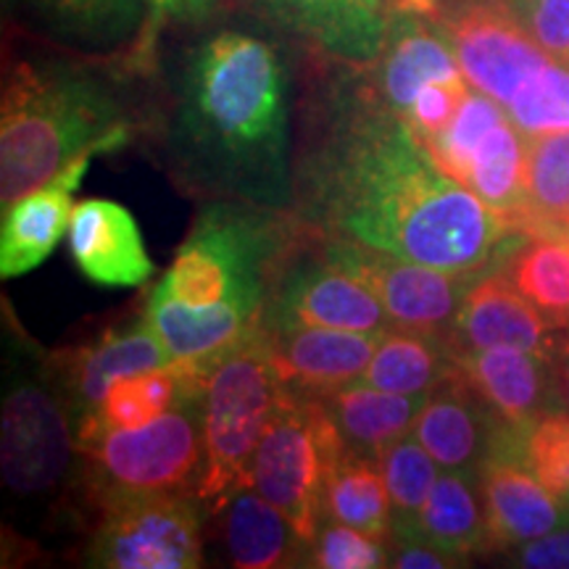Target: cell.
I'll return each mask as SVG.
<instances>
[{"label":"cell","instance_id":"29","mask_svg":"<svg viewBox=\"0 0 569 569\" xmlns=\"http://www.w3.org/2000/svg\"><path fill=\"white\" fill-rule=\"evenodd\" d=\"M498 269L553 325L569 330V238L525 234Z\"/></svg>","mask_w":569,"mask_h":569},{"label":"cell","instance_id":"17","mask_svg":"<svg viewBox=\"0 0 569 569\" xmlns=\"http://www.w3.org/2000/svg\"><path fill=\"white\" fill-rule=\"evenodd\" d=\"M369 88L382 106L403 119L425 88L436 82L465 80L451 42L432 19L411 11H393L386 48L369 63Z\"/></svg>","mask_w":569,"mask_h":569},{"label":"cell","instance_id":"34","mask_svg":"<svg viewBox=\"0 0 569 569\" xmlns=\"http://www.w3.org/2000/svg\"><path fill=\"white\" fill-rule=\"evenodd\" d=\"M519 457L569 511V411L553 409L519 436Z\"/></svg>","mask_w":569,"mask_h":569},{"label":"cell","instance_id":"21","mask_svg":"<svg viewBox=\"0 0 569 569\" xmlns=\"http://www.w3.org/2000/svg\"><path fill=\"white\" fill-rule=\"evenodd\" d=\"M92 156H80L61 174L32 193L3 209V230H0V274L3 280L21 277L38 269L56 251L63 234H69L71 196L88 174Z\"/></svg>","mask_w":569,"mask_h":569},{"label":"cell","instance_id":"33","mask_svg":"<svg viewBox=\"0 0 569 569\" xmlns=\"http://www.w3.org/2000/svg\"><path fill=\"white\" fill-rule=\"evenodd\" d=\"M507 117L509 113L501 103L493 101L486 92L472 88L467 92L465 103L459 106L457 117L451 119V124H448L436 140L427 142L425 148L432 153V159L438 161V167L443 169L448 177L461 182L478 142Z\"/></svg>","mask_w":569,"mask_h":569},{"label":"cell","instance_id":"19","mask_svg":"<svg viewBox=\"0 0 569 569\" xmlns=\"http://www.w3.org/2000/svg\"><path fill=\"white\" fill-rule=\"evenodd\" d=\"M264 332L284 386L303 398H322L361 380L386 336L332 327H284Z\"/></svg>","mask_w":569,"mask_h":569},{"label":"cell","instance_id":"40","mask_svg":"<svg viewBox=\"0 0 569 569\" xmlns=\"http://www.w3.org/2000/svg\"><path fill=\"white\" fill-rule=\"evenodd\" d=\"M153 11L156 21L206 24L224 9L227 0H142Z\"/></svg>","mask_w":569,"mask_h":569},{"label":"cell","instance_id":"3","mask_svg":"<svg viewBox=\"0 0 569 569\" xmlns=\"http://www.w3.org/2000/svg\"><path fill=\"white\" fill-rule=\"evenodd\" d=\"M138 122L117 84L69 61H24L9 74L0 109V201L11 206L80 156L117 153Z\"/></svg>","mask_w":569,"mask_h":569},{"label":"cell","instance_id":"6","mask_svg":"<svg viewBox=\"0 0 569 569\" xmlns=\"http://www.w3.org/2000/svg\"><path fill=\"white\" fill-rule=\"evenodd\" d=\"M92 503L113 496L196 493L203 465V390L188 393L153 422L111 430L80 446Z\"/></svg>","mask_w":569,"mask_h":569},{"label":"cell","instance_id":"22","mask_svg":"<svg viewBox=\"0 0 569 569\" xmlns=\"http://www.w3.org/2000/svg\"><path fill=\"white\" fill-rule=\"evenodd\" d=\"M325 453V517L351 525L375 538L390 540V530H393L390 528V498L380 472V457H369L365 451L348 448L327 415Z\"/></svg>","mask_w":569,"mask_h":569},{"label":"cell","instance_id":"10","mask_svg":"<svg viewBox=\"0 0 569 569\" xmlns=\"http://www.w3.org/2000/svg\"><path fill=\"white\" fill-rule=\"evenodd\" d=\"M319 251L332 264L359 277L380 298L393 330L425 332L451 340L453 322L475 277L443 272V269L417 264L398 256L375 251L343 238L311 234Z\"/></svg>","mask_w":569,"mask_h":569},{"label":"cell","instance_id":"7","mask_svg":"<svg viewBox=\"0 0 569 569\" xmlns=\"http://www.w3.org/2000/svg\"><path fill=\"white\" fill-rule=\"evenodd\" d=\"M3 482L19 501H53L74 472L77 419L61 388L46 377H17L0 422Z\"/></svg>","mask_w":569,"mask_h":569},{"label":"cell","instance_id":"38","mask_svg":"<svg viewBox=\"0 0 569 569\" xmlns=\"http://www.w3.org/2000/svg\"><path fill=\"white\" fill-rule=\"evenodd\" d=\"M509 559L515 567L530 569H569V525L549 532V536L519 543L509 549Z\"/></svg>","mask_w":569,"mask_h":569},{"label":"cell","instance_id":"14","mask_svg":"<svg viewBox=\"0 0 569 569\" xmlns=\"http://www.w3.org/2000/svg\"><path fill=\"white\" fill-rule=\"evenodd\" d=\"M457 372L511 430H528L557 409L553 356L525 348H453Z\"/></svg>","mask_w":569,"mask_h":569},{"label":"cell","instance_id":"36","mask_svg":"<svg viewBox=\"0 0 569 569\" xmlns=\"http://www.w3.org/2000/svg\"><path fill=\"white\" fill-rule=\"evenodd\" d=\"M59 24L80 34L124 32L138 19V0H34Z\"/></svg>","mask_w":569,"mask_h":569},{"label":"cell","instance_id":"13","mask_svg":"<svg viewBox=\"0 0 569 569\" xmlns=\"http://www.w3.org/2000/svg\"><path fill=\"white\" fill-rule=\"evenodd\" d=\"M282 30L309 42L330 59L367 69L386 48L390 0H256Z\"/></svg>","mask_w":569,"mask_h":569},{"label":"cell","instance_id":"39","mask_svg":"<svg viewBox=\"0 0 569 569\" xmlns=\"http://www.w3.org/2000/svg\"><path fill=\"white\" fill-rule=\"evenodd\" d=\"M467 559L453 557L438 546L411 538H390V567L401 569H453L465 567Z\"/></svg>","mask_w":569,"mask_h":569},{"label":"cell","instance_id":"12","mask_svg":"<svg viewBox=\"0 0 569 569\" xmlns=\"http://www.w3.org/2000/svg\"><path fill=\"white\" fill-rule=\"evenodd\" d=\"M522 432L509 430L478 472L493 551H509L569 525V511L519 457Z\"/></svg>","mask_w":569,"mask_h":569},{"label":"cell","instance_id":"43","mask_svg":"<svg viewBox=\"0 0 569 569\" xmlns=\"http://www.w3.org/2000/svg\"><path fill=\"white\" fill-rule=\"evenodd\" d=\"M567 238H569V234H567Z\"/></svg>","mask_w":569,"mask_h":569},{"label":"cell","instance_id":"30","mask_svg":"<svg viewBox=\"0 0 569 569\" xmlns=\"http://www.w3.org/2000/svg\"><path fill=\"white\" fill-rule=\"evenodd\" d=\"M522 232L569 234V132L528 138Z\"/></svg>","mask_w":569,"mask_h":569},{"label":"cell","instance_id":"15","mask_svg":"<svg viewBox=\"0 0 569 569\" xmlns=\"http://www.w3.org/2000/svg\"><path fill=\"white\" fill-rule=\"evenodd\" d=\"M567 340L565 327L532 306L501 269L475 277L451 332L453 348H525L546 356H557Z\"/></svg>","mask_w":569,"mask_h":569},{"label":"cell","instance_id":"20","mask_svg":"<svg viewBox=\"0 0 569 569\" xmlns=\"http://www.w3.org/2000/svg\"><path fill=\"white\" fill-rule=\"evenodd\" d=\"M69 251L82 277L101 288H138L156 272L130 209L106 198L74 206Z\"/></svg>","mask_w":569,"mask_h":569},{"label":"cell","instance_id":"35","mask_svg":"<svg viewBox=\"0 0 569 569\" xmlns=\"http://www.w3.org/2000/svg\"><path fill=\"white\" fill-rule=\"evenodd\" d=\"M306 567L380 569L390 567V540L375 538L351 525L325 517L306 553Z\"/></svg>","mask_w":569,"mask_h":569},{"label":"cell","instance_id":"41","mask_svg":"<svg viewBox=\"0 0 569 569\" xmlns=\"http://www.w3.org/2000/svg\"><path fill=\"white\" fill-rule=\"evenodd\" d=\"M553 377H557V409L569 411V340L553 356Z\"/></svg>","mask_w":569,"mask_h":569},{"label":"cell","instance_id":"5","mask_svg":"<svg viewBox=\"0 0 569 569\" xmlns=\"http://www.w3.org/2000/svg\"><path fill=\"white\" fill-rule=\"evenodd\" d=\"M288 393L261 325L213 361L203 386V465L196 486L213 515L234 490L251 486L256 446Z\"/></svg>","mask_w":569,"mask_h":569},{"label":"cell","instance_id":"37","mask_svg":"<svg viewBox=\"0 0 569 569\" xmlns=\"http://www.w3.org/2000/svg\"><path fill=\"white\" fill-rule=\"evenodd\" d=\"M507 6L551 59L569 67V0H507Z\"/></svg>","mask_w":569,"mask_h":569},{"label":"cell","instance_id":"8","mask_svg":"<svg viewBox=\"0 0 569 569\" xmlns=\"http://www.w3.org/2000/svg\"><path fill=\"white\" fill-rule=\"evenodd\" d=\"M88 551L101 569H196L203 565V501L196 493L113 496L96 503Z\"/></svg>","mask_w":569,"mask_h":569},{"label":"cell","instance_id":"11","mask_svg":"<svg viewBox=\"0 0 569 569\" xmlns=\"http://www.w3.org/2000/svg\"><path fill=\"white\" fill-rule=\"evenodd\" d=\"M296 248L277 269L269 288L261 311L264 330L332 327V330L380 332V336L390 330V319L380 298L359 277L332 264L317 243L315 251H296Z\"/></svg>","mask_w":569,"mask_h":569},{"label":"cell","instance_id":"24","mask_svg":"<svg viewBox=\"0 0 569 569\" xmlns=\"http://www.w3.org/2000/svg\"><path fill=\"white\" fill-rule=\"evenodd\" d=\"M206 377L193 367L174 365L130 375L117 380L96 409L77 419V446L111 430H134L153 422L163 411L172 409L180 398L203 390Z\"/></svg>","mask_w":569,"mask_h":569},{"label":"cell","instance_id":"4","mask_svg":"<svg viewBox=\"0 0 569 569\" xmlns=\"http://www.w3.org/2000/svg\"><path fill=\"white\" fill-rule=\"evenodd\" d=\"M301 238L288 211L209 201L156 290L196 309L232 306L261 319L277 269Z\"/></svg>","mask_w":569,"mask_h":569},{"label":"cell","instance_id":"25","mask_svg":"<svg viewBox=\"0 0 569 569\" xmlns=\"http://www.w3.org/2000/svg\"><path fill=\"white\" fill-rule=\"evenodd\" d=\"M427 396H403L356 380L317 398L348 448L380 457L396 440L415 430Z\"/></svg>","mask_w":569,"mask_h":569},{"label":"cell","instance_id":"28","mask_svg":"<svg viewBox=\"0 0 569 569\" xmlns=\"http://www.w3.org/2000/svg\"><path fill=\"white\" fill-rule=\"evenodd\" d=\"M457 369L451 340L425 332L390 330L369 361L361 382L403 396H427Z\"/></svg>","mask_w":569,"mask_h":569},{"label":"cell","instance_id":"1","mask_svg":"<svg viewBox=\"0 0 569 569\" xmlns=\"http://www.w3.org/2000/svg\"><path fill=\"white\" fill-rule=\"evenodd\" d=\"M322 122L296 161L293 217L309 234L478 277L525 234L448 177L425 142L365 84L330 92Z\"/></svg>","mask_w":569,"mask_h":569},{"label":"cell","instance_id":"9","mask_svg":"<svg viewBox=\"0 0 569 569\" xmlns=\"http://www.w3.org/2000/svg\"><path fill=\"white\" fill-rule=\"evenodd\" d=\"M325 461L322 407L317 398L290 390L256 446L251 486L272 501L309 543L325 517Z\"/></svg>","mask_w":569,"mask_h":569},{"label":"cell","instance_id":"32","mask_svg":"<svg viewBox=\"0 0 569 569\" xmlns=\"http://www.w3.org/2000/svg\"><path fill=\"white\" fill-rule=\"evenodd\" d=\"M507 113L528 138L569 132V67L553 59L538 69L507 103Z\"/></svg>","mask_w":569,"mask_h":569},{"label":"cell","instance_id":"31","mask_svg":"<svg viewBox=\"0 0 569 569\" xmlns=\"http://www.w3.org/2000/svg\"><path fill=\"white\" fill-rule=\"evenodd\" d=\"M380 472L390 498V538H411L440 465L417 438L407 436L380 453Z\"/></svg>","mask_w":569,"mask_h":569},{"label":"cell","instance_id":"18","mask_svg":"<svg viewBox=\"0 0 569 569\" xmlns=\"http://www.w3.org/2000/svg\"><path fill=\"white\" fill-rule=\"evenodd\" d=\"M509 430L453 369L448 380L427 393L411 432L440 469L478 475Z\"/></svg>","mask_w":569,"mask_h":569},{"label":"cell","instance_id":"2","mask_svg":"<svg viewBox=\"0 0 569 569\" xmlns=\"http://www.w3.org/2000/svg\"><path fill=\"white\" fill-rule=\"evenodd\" d=\"M167 161L206 201L293 211L288 69L277 46L238 30L198 42L184 61Z\"/></svg>","mask_w":569,"mask_h":569},{"label":"cell","instance_id":"26","mask_svg":"<svg viewBox=\"0 0 569 569\" xmlns=\"http://www.w3.org/2000/svg\"><path fill=\"white\" fill-rule=\"evenodd\" d=\"M411 540H425L461 559L493 551L478 475L440 469Z\"/></svg>","mask_w":569,"mask_h":569},{"label":"cell","instance_id":"27","mask_svg":"<svg viewBox=\"0 0 569 569\" xmlns=\"http://www.w3.org/2000/svg\"><path fill=\"white\" fill-rule=\"evenodd\" d=\"M525 180H528V134L507 117L478 142L461 184L472 190L503 222L522 232Z\"/></svg>","mask_w":569,"mask_h":569},{"label":"cell","instance_id":"42","mask_svg":"<svg viewBox=\"0 0 569 569\" xmlns=\"http://www.w3.org/2000/svg\"><path fill=\"white\" fill-rule=\"evenodd\" d=\"M390 3H393V9H398V11L422 13V17L432 19V17H436L438 6L443 3V0H390Z\"/></svg>","mask_w":569,"mask_h":569},{"label":"cell","instance_id":"16","mask_svg":"<svg viewBox=\"0 0 569 569\" xmlns=\"http://www.w3.org/2000/svg\"><path fill=\"white\" fill-rule=\"evenodd\" d=\"M169 365H174L172 353L167 351L148 317H142L132 325L103 332L90 346L59 353L53 359L51 377L74 411V419H80L101 403L117 380Z\"/></svg>","mask_w":569,"mask_h":569},{"label":"cell","instance_id":"23","mask_svg":"<svg viewBox=\"0 0 569 569\" xmlns=\"http://www.w3.org/2000/svg\"><path fill=\"white\" fill-rule=\"evenodd\" d=\"M219 511L224 549L232 567H306L309 540L253 486L234 490Z\"/></svg>","mask_w":569,"mask_h":569}]
</instances>
